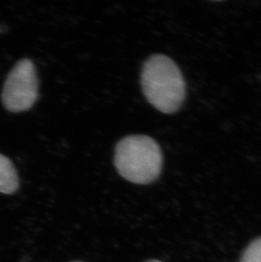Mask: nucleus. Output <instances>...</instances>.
Listing matches in <instances>:
<instances>
[{"mask_svg": "<svg viewBox=\"0 0 261 262\" xmlns=\"http://www.w3.org/2000/svg\"><path fill=\"white\" fill-rule=\"evenodd\" d=\"M38 95V80L33 62L23 59L15 64L5 80L2 92V103L5 109L13 113L31 109Z\"/></svg>", "mask_w": 261, "mask_h": 262, "instance_id": "obj_3", "label": "nucleus"}, {"mask_svg": "<svg viewBox=\"0 0 261 262\" xmlns=\"http://www.w3.org/2000/svg\"><path fill=\"white\" fill-rule=\"evenodd\" d=\"M114 162L118 173L136 184H148L160 177L163 155L160 145L150 137L130 135L116 147Z\"/></svg>", "mask_w": 261, "mask_h": 262, "instance_id": "obj_2", "label": "nucleus"}, {"mask_svg": "<svg viewBox=\"0 0 261 262\" xmlns=\"http://www.w3.org/2000/svg\"><path fill=\"white\" fill-rule=\"evenodd\" d=\"M141 84L146 99L160 112L173 114L183 105L186 97L183 73L167 56L155 55L146 60Z\"/></svg>", "mask_w": 261, "mask_h": 262, "instance_id": "obj_1", "label": "nucleus"}, {"mask_svg": "<svg viewBox=\"0 0 261 262\" xmlns=\"http://www.w3.org/2000/svg\"><path fill=\"white\" fill-rule=\"evenodd\" d=\"M19 186V176L12 161L0 154V193L12 194Z\"/></svg>", "mask_w": 261, "mask_h": 262, "instance_id": "obj_4", "label": "nucleus"}, {"mask_svg": "<svg viewBox=\"0 0 261 262\" xmlns=\"http://www.w3.org/2000/svg\"><path fill=\"white\" fill-rule=\"evenodd\" d=\"M147 262H161V261H160V260H148V261H147Z\"/></svg>", "mask_w": 261, "mask_h": 262, "instance_id": "obj_6", "label": "nucleus"}, {"mask_svg": "<svg viewBox=\"0 0 261 262\" xmlns=\"http://www.w3.org/2000/svg\"><path fill=\"white\" fill-rule=\"evenodd\" d=\"M240 262H261V237L254 240L248 246Z\"/></svg>", "mask_w": 261, "mask_h": 262, "instance_id": "obj_5", "label": "nucleus"}]
</instances>
